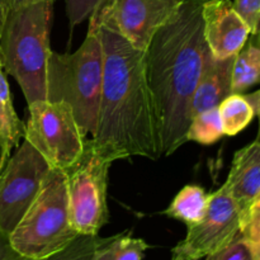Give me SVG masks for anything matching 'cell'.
<instances>
[{"instance_id":"obj_14","label":"cell","mask_w":260,"mask_h":260,"mask_svg":"<svg viewBox=\"0 0 260 260\" xmlns=\"http://www.w3.org/2000/svg\"><path fill=\"white\" fill-rule=\"evenodd\" d=\"M24 139V122L20 121L13 106L12 93L0 58V170Z\"/></svg>"},{"instance_id":"obj_19","label":"cell","mask_w":260,"mask_h":260,"mask_svg":"<svg viewBox=\"0 0 260 260\" xmlns=\"http://www.w3.org/2000/svg\"><path fill=\"white\" fill-rule=\"evenodd\" d=\"M246 99L250 102L253 106L254 112L258 116L259 119V134L256 140L260 141V89L253 94L245 95ZM241 236L244 240L248 243L251 253H253L254 260H260V196L255 201L250 210L246 212V215L241 221Z\"/></svg>"},{"instance_id":"obj_20","label":"cell","mask_w":260,"mask_h":260,"mask_svg":"<svg viewBox=\"0 0 260 260\" xmlns=\"http://www.w3.org/2000/svg\"><path fill=\"white\" fill-rule=\"evenodd\" d=\"M223 127L221 122L218 107L207 109L190 119L187 131V141H194L202 145L217 142L223 136Z\"/></svg>"},{"instance_id":"obj_13","label":"cell","mask_w":260,"mask_h":260,"mask_svg":"<svg viewBox=\"0 0 260 260\" xmlns=\"http://www.w3.org/2000/svg\"><path fill=\"white\" fill-rule=\"evenodd\" d=\"M235 56L216 58L210 52L206 55L202 74L190 103V119L207 109L216 108L233 94V66Z\"/></svg>"},{"instance_id":"obj_22","label":"cell","mask_w":260,"mask_h":260,"mask_svg":"<svg viewBox=\"0 0 260 260\" xmlns=\"http://www.w3.org/2000/svg\"><path fill=\"white\" fill-rule=\"evenodd\" d=\"M205 260H254L248 243L240 235L225 248L206 256Z\"/></svg>"},{"instance_id":"obj_6","label":"cell","mask_w":260,"mask_h":260,"mask_svg":"<svg viewBox=\"0 0 260 260\" xmlns=\"http://www.w3.org/2000/svg\"><path fill=\"white\" fill-rule=\"evenodd\" d=\"M28 112L24 140L45 156L51 167L66 172L75 165L83 155L86 140L73 108L62 101H37L28 104Z\"/></svg>"},{"instance_id":"obj_23","label":"cell","mask_w":260,"mask_h":260,"mask_svg":"<svg viewBox=\"0 0 260 260\" xmlns=\"http://www.w3.org/2000/svg\"><path fill=\"white\" fill-rule=\"evenodd\" d=\"M102 2L103 0H65L66 15L70 27L74 28L85 19H89L91 13Z\"/></svg>"},{"instance_id":"obj_11","label":"cell","mask_w":260,"mask_h":260,"mask_svg":"<svg viewBox=\"0 0 260 260\" xmlns=\"http://www.w3.org/2000/svg\"><path fill=\"white\" fill-rule=\"evenodd\" d=\"M203 33L216 58L238 55L250 36V28L238 14L231 0H206L202 9Z\"/></svg>"},{"instance_id":"obj_1","label":"cell","mask_w":260,"mask_h":260,"mask_svg":"<svg viewBox=\"0 0 260 260\" xmlns=\"http://www.w3.org/2000/svg\"><path fill=\"white\" fill-rule=\"evenodd\" d=\"M103 47V83L94 150L111 162L131 156L157 160L159 149L154 104L145 73V52L118 32L89 20Z\"/></svg>"},{"instance_id":"obj_27","label":"cell","mask_w":260,"mask_h":260,"mask_svg":"<svg viewBox=\"0 0 260 260\" xmlns=\"http://www.w3.org/2000/svg\"><path fill=\"white\" fill-rule=\"evenodd\" d=\"M30 2H36V0H10V7L17 8L19 7V5L27 4V3H30Z\"/></svg>"},{"instance_id":"obj_4","label":"cell","mask_w":260,"mask_h":260,"mask_svg":"<svg viewBox=\"0 0 260 260\" xmlns=\"http://www.w3.org/2000/svg\"><path fill=\"white\" fill-rule=\"evenodd\" d=\"M103 83V47L98 32L89 27L74 53L51 51L47 63L46 101L66 102L84 134L93 136L98 123Z\"/></svg>"},{"instance_id":"obj_3","label":"cell","mask_w":260,"mask_h":260,"mask_svg":"<svg viewBox=\"0 0 260 260\" xmlns=\"http://www.w3.org/2000/svg\"><path fill=\"white\" fill-rule=\"evenodd\" d=\"M53 2L36 0L12 8L0 35L3 68L19 84L28 104L47 95Z\"/></svg>"},{"instance_id":"obj_5","label":"cell","mask_w":260,"mask_h":260,"mask_svg":"<svg viewBox=\"0 0 260 260\" xmlns=\"http://www.w3.org/2000/svg\"><path fill=\"white\" fill-rule=\"evenodd\" d=\"M78 236L69 215L66 172L51 167L37 197L10 233V244L24 258L40 260L62 250Z\"/></svg>"},{"instance_id":"obj_17","label":"cell","mask_w":260,"mask_h":260,"mask_svg":"<svg viewBox=\"0 0 260 260\" xmlns=\"http://www.w3.org/2000/svg\"><path fill=\"white\" fill-rule=\"evenodd\" d=\"M149 244L131 234H119L107 239L94 253L91 260H142Z\"/></svg>"},{"instance_id":"obj_2","label":"cell","mask_w":260,"mask_h":260,"mask_svg":"<svg viewBox=\"0 0 260 260\" xmlns=\"http://www.w3.org/2000/svg\"><path fill=\"white\" fill-rule=\"evenodd\" d=\"M205 2L183 0L145 51L160 154L167 156L187 142L190 103L210 52L203 33Z\"/></svg>"},{"instance_id":"obj_15","label":"cell","mask_w":260,"mask_h":260,"mask_svg":"<svg viewBox=\"0 0 260 260\" xmlns=\"http://www.w3.org/2000/svg\"><path fill=\"white\" fill-rule=\"evenodd\" d=\"M260 84V35H250L235 56L233 66V94H241Z\"/></svg>"},{"instance_id":"obj_16","label":"cell","mask_w":260,"mask_h":260,"mask_svg":"<svg viewBox=\"0 0 260 260\" xmlns=\"http://www.w3.org/2000/svg\"><path fill=\"white\" fill-rule=\"evenodd\" d=\"M207 205L208 194L202 187L185 185L162 213L168 217L182 221L187 228H189L202 220L207 210Z\"/></svg>"},{"instance_id":"obj_26","label":"cell","mask_w":260,"mask_h":260,"mask_svg":"<svg viewBox=\"0 0 260 260\" xmlns=\"http://www.w3.org/2000/svg\"><path fill=\"white\" fill-rule=\"evenodd\" d=\"M10 9H12L10 0H0V35L3 32V28H4L5 22H7Z\"/></svg>"},{"instance_id":"obj_7","label":"cell","mask_w":260,"mask_h":260,"mask_svg":"<svg viewBox=\"0 0 260 260\" xmlns=\"http://www.w3.org/2000/svg\"><path fill=\"white\" fill-rule=\"evenodd\" d=\"M111 165L94 150L90 140H86L81 157L66 170L69 215L78 235H99L108 223L107 188Z\"/></svg>"},{"instance_id":"obj_10","label":"cell","mask_w":260,"mask_h":260,"mask_svg":"<svg viewBox=\"0 0 260 260\" xmlns=\"http://www.w3.org/2000/svg\"><path fill=\"white\" fill-rule=\"evenodd\" d=\"M183 0H103L89 20L113 28L135 48L146 51L156 30L173 17Z\"/></svg>"},{"instance_id":"obj_9","label":"cell","mask_w":260,"mask_h":260,"mask_svg":"<svg viewBox=\"0 0 260 260\" xmlns=\"http://www.w3.org/2000/svg\"><path fill=\"white\" fill-rule=\"evenodd\" d=\"M241 220L240 206L221 187L208 194L205 216L172 249V260H200L225 248L240 235Z\"/></svg>"},{"instance_id":"obj_24","label":"cell","mask_w":260,"mask_h":260,"mask_svg":"<svg viewBox=\"0 0 260 260\" xmlns=\"http://www.w3.org/2000/svg\"><path fill=\"white\" fill-rule=\"evenodd\" d=\"M233 5L250 28V35H260V0H234Z\"/></svg>"},{"instance_id":"obj_25","label":"cell","mask_w":260,"mask_h":260,"mask_svg":"<svg viewBox=\"0 0 260 260\" xmlns=\"http://www.w3.org/2000/svg\"><path fill=\"white\" fill-rule=\"evenodd\" d=\"M0 260H32L27 259L24 256L20 255L19 253L13 249L12 244H10L9 235L0 230Z\"/></svg>"},{"instance_id":"obj_21","label":"cell","mask_w":260,"mask_h":260,"mask_svg":"<svg viewBox=\"0 0 260 260\" xmlns=\"http://www.w3.org/2000/svg\"><path fill=\"white\" fill-rule=\"evenodd\" d=\"M108 238L99 235H79L66 248L45 260H91L96 249Z\"/></svg>"},{"instance_id":"obj_8","label":"cell","mask_w":260,"mask_h":260,"mask_svg":"<svg viewBox=\"0 0 260 260\" xmlns=\"http://www.w3.org/2000/svg\"><path fill=\"white\" fill-rule=\"evenodd\" d=\"M51 165L24 140L0 170V230L10 235L37 197Z\"/></svg>"},{"instance_id":"obj_18","label":"cell","mask_w":260,"mask_h":260,"mask_svg":"<svg viewBox=\"0 0 260 260\" xmlns=\"http://www.w3.org/2000/svg\"><path fill=\"white\" fill-rule=\"evenodd\" d=\"M223 134L235 136L254 119L255 112L250 102L243 94H231L218 106Z\"/></svg>"},{"instance_id":"obj_12","label":"cell","mask_w":260,"mask_h":260,"mask_svg":"<svg viewBox=\"0 0 260 260\" xmlns=\"http://www.w3.org/2000/svg\"><path fill=\"white\" fill-rule=\"evenodd\" d=\"M222 187L240 206L244 217L260 196L259 140H255L234 155L228 180Z\"/></svg>"},{"instance_id":"obj_28","label":"cell","mask_w":260,"mask_h":260,"mask_svg":"<svg viewBox=\"0 0 260 260\" xmlns=\"http://www.w3.org/2000/svg\"><path fill=\"white\" fill-rule=\"evenodd\" d=\"M46 259V258H45ZM45 259H40V260H45Z\"/></svg>"}]
</instances>
